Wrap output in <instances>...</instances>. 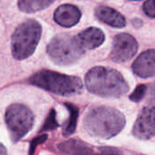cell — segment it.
I'll return each instance as SVG.
<instances>
[{"instance_id": "cell-3", "label": "cell", "mask_w": 155, "mask_h": 155, "mask_svg": "<svg viewBox=\"0 0 155 155\" xmlns=\"http://www.w3.org/2000/svg\"><path fill=\"white\" fill-rule=\"evenodd\" d=\"M29 82L45 91L63 96L78 94L83 90L80 78L49 70L37 72L30 77Z\"/></svg>"}, {"instance_id": "cell-1", "label": "cell", "mask_w": 155, "mask_h": 155, "mask_svg": "<svg viewBox=\"0 0 155 155\" xmlns=\"http://www.w3.org/2000/svg\"><path fill=\"white\" fill-rule=\"evenodd\" d=\"M125 126V117L112 107L99 106L91 109L84 119L85 131L93 137L111 139L122 132Z\"/></svg>"}, {"instance_id": "cell-7", "label": "cell", "mask_w": 155, "mask_h": 155, "mask_svg": "<svg viewBox=\"0 0 155 155\" xmlns=\"http://www.w3.org/2000/svg\"><path fill=\"white\" fill-rule=\"evenodd\" d=\"M138 51L136 39L126 33L114 36L110 58L116 63H124L131 60Z\"/></svg>"}, {"instance_id": "cell-9", "label": "cell", "mask_w": 155, "mask_h": 155, "mask_svg": "<svg viewBox=\"0 0 155 155\" xmlns=\"http://www.w3.org/2000/svg\"><path fill=\"white\" fill-rule=\"evenodd\" d=\"M133 71L141 78L155 77V49L143 52L134 62Z\"/></svg>"}, {"instance_id": "cell-21", "label": "cell", "mask_w": 155, "mask_h": 155, "mask_svg": "<svg viewBox=\"0 0 155 155\" xmlns=\"http://www.w3.org/2000/svg\"><path fill=\"white\" fill-rule=\"evenodd\" d=\"M148 94H149V101L151 103L155 104V82L150 85L148 89Z\"/></svg>"}, {"instance_id": "cell-11", "label": "cell", "mask_w": 155, "mask_h": 155, "mask_svg": "<svg viewBox=\"0 0 155 155\" xmlns=\"http://www.w3.org/2000/svg\"><path fill=\"white\" fill-rule=\"evenodd\" d=\"M77 38L84 48L94 49L104 42V34L97 27H89L78 34Z\"/></svg>"}, {"instance_id": "cell-16", "label": "cell", "mask_w": 155, "mask_h": 155, "mask_svg": "<svg viewBox=\"0 0 155 155\" xmlns=\"http://www.w3.org/2000/svg\"><path fill=\"white\" fill-rule=\"evenodd\" d=\"M148 91V88L146 85L144 84H140L138 85L135 90L133 92V94L130 95V100H132L133 102H135V103H138V102H141L143 97L145 96V94L147 93Z\"/></svg>"}, {"instance_id": "cell-5", "label": "cell", "mask_w": 155, "mask_h": 155, "mask_svg": "<svg viewBox=\"0 0 155 155\" xmlns=\"http://www.w3.org/2000/svg\"><path fill=\"white\" fill-rule=\"evenodd\" d=\"M49 57L57 64L68 65L76 63L84 54V48L77 36L59 35L54 36L47 45Z\"/></svg>"}, {"instance_id": "cell-18", "label": "cell", "mask_w": 155, "mask_h": 155, "mask_svg": "<svg viewBox=\"0 0 155 155\" xmlns=\"http://www.w3.org/2000/svg\"><path fill=\"white\" fill-rule=\"evenodd\" d=\"M143 11L148 16L155 18V0H147L143 4Z\"/></svg>"}, {"instance_id": "cell-13", "label": "cell", "mask_w": 155, "mask_h": 155, "mask_svg": "<svg viewBox=\"0 0 155 155\" xmlns=\"http://www.w3.org/2000/svg\"><path fill=\"white\" fill-rule=\"evenodd\" d=\"M58 150L66 155H97L84 142L69 140L58 145Z\"/></svg>"}, {"instance_id": "cell-4", "label": "cell", "mask_w": 155, "mask_h": 155, "mask_svg": "<svg viewBox=\"0 0 155 155\" xmlns=\"http://www.w3.org/2000/svg\"><path fill=\"white\" fill-rule=\"evenodd\" d=\"M42 26L35 20L22 23L14 32L11 39L12 54L17 60H24L31 56L39 43Z\"/></svg>"}, {"instance_id": "cell-23", "label": "cell", "mask_w": 155, "mask_h": 155, "mask_svg": "<svg viewBox=\"0 0 155 155\" xmlns=\"http://www.w3.org/2000/svg\"><path fill=\"white\" fill-rule=\"evenodd\" d=\"M132 1H140V0H132Z\"/></svg>"}, {"instance_id": "cell-17", "label": "cell", "mask_w": 155, "mask_h": 155, "mask_svg": "<svg viewBox=\"0 0 155 155\" xmlns=\"http://www.w3.org/2000/svg\"><path fill=\"white\" fill-rule=\"evenodd\" d=\"M59 126L58 123L56 122L55 119V112L54 110L50 111L49 115L47 116L45 124L43 125L42 131H50V130H54L55 128H57Z\"/></svg>"}, {"instance_id": "cell-15", "label": "cell", "mask_w": 155, "mask_h": 155, "mask_svg": "<svg viewBox=\"0 0 155 155\" xmlns=\"http://www.w3.org/2000/svg\"><path fill=\"white\" fill-rule=\"evenodd\" d=\"M65 107L69 110L70 115L69 119L66 122V124L64 125L63 129V134L64 136L67 137L72 135L76 129V124H77V119H78V108L71 104H64Z\"/></svg>"}, {"instance_id": "cell-19", "label": "cell", "mask_w": 155, "mask_h": 155, "mask_svg": "<svg viewBox=\"0 0 155 155\" xmlns=\"http://www.w3.org/2000/svg\"><path fill=\"white\" fill-rule=\"evenodd\" d=\"M46 139H47V135H45H45H41V136H39L38 138L35 139V140L32 142V143H31V148H30V155H33V153H34V151H35V146H37L39 143H45Z\"/></svg>"}, {"instance_id": "cell-6", "label": "cell", "mask_w": 155, "mask_h": 155, "mask_svg": "<svg viewBox=\"0 0 155 155\" xmlns=\"http://www.w3.org/2000/svg\"><path fill=\"white\" fill-rule=\"evenodd\" d=\"M5 123L13 143L24 138L34 125V114L24 104H14L5 112Z\"/></svg>"}, {"instance_id": "cell-10", "label": "cell", "mask_w": 155, "mask_h": 155, "mask_svg": "<svg viewBox=\"0 0 155 155\" xmlns=\"http://www.w3.org/2000/svg\"><path fill=\"white\" fill-rule=\"evenodd\" d=\"M81 11L73 5L66 4L60 5L54 12V21L62 26L71 27L75 25L81 18Z\"/></svg>"}, {"instance_id": "cell-20", "label": "cell", "mask_w": 155, "mask_h": 155, "mask_svg": "<svg viewBox=\"0 0 155 155\" xmlns=\"http://www.w3.org/2000/svg\"><path fill=\"white\" fill-rule=\"evenodd\" d=\"M102 155H122L120 151L112 147H104L99 149Z\"/></svg>"}, {"instance_id": "cell-8", "label": "cell", "mask_w": 155, "mask_h": 155, "mask_svg": "<svg viewBox=\"0 0 155 155\" xmlns=\"http://www.w3.org/2000/svg\"><path fill=\"white\" fill-rule=\"evenodd\" d=\"M133 134L141 140H148L155 136V106L142 110L133 128Z\"/></svg>"}, {"instance_id": "cell-12", "label": "cell", "mask_w": 155, "mask_h": 155, "mask_svg": "<svg viewBox=\"0 0 155 155\" xmlns=\"http://www.w3.org/2000/svg\"><path fill=\"white\" fill-rule=\"evenodd\" d=\"M95 15L98 19L114 27H124L126 25L125 17L115 9L101 5L96 8Z\"/></svg>"}, {"instance_id": "cell-22", "label": "cell", "mask_w": 155, "mask_h": 155, "mask_svg": "<svg viewBox=\"0 0 155 155\" xmlns=\"http://www.w3.org/2000/svg\"><path fill=\"white\" fill-rule=\"evenodd\" d=\"M0 155H6V150L5 148V146L3 144H1V148H0Z\"/></svg>"}, {"instance_id": "cell-14", "label": "cell", "mask_w": 155, "mask_h": 155, "mask_svg": "<svg viewBox=\"0 0 155 155\" xmlns=\"http://www.w3.org/2000/svg\"><path fill=\"white\" fill-rule=\"evenodd\" d=\"M55 0H18V7L25 13H34L48 7Z\"/></svg>"}, {"instance_id": "cell-2", "label": "cell", "mask_w": 155, "mask_h": 155, "mask_svg": "<svg viewBox=\"0 0 155 155\" xmlns=\"http://www.w3.org/2000/svg\"><path fill=\"white\" fill-rule=\"evenodd\" d=\"M85 85L90 93L103 97H120L129 91L122 74L104 66L94 67L86 74Z\"/></svg>"}]
</instances>
